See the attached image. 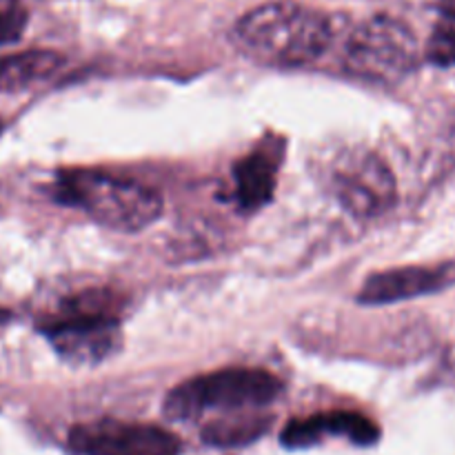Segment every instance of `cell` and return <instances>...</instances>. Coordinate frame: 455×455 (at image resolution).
<instances>
[{
    "label": "cell",
    "mask_w": 455,
    "mask_h": 455,
    "mask_svg": "<svg viewBox=\"0 0 455 455\" xmlns=\"http://www.w3.org/2000/svg\"><path fill=\"white\" fill-rule=\"evenodd\" d=\"M69 449L76 455H180L182 444L163 427L102 418L76 425Z\"/></svg>",
    "instance_id": "obj_6"
},
{
    "label": "cell",
    "mask_w": 455,
    "mask_h": 455,
    "mask_svg": "<svg viewBox=\"0 0 455 455\" xmlns=\"http://www.w3.org/2000/svg\"><path fill=\"white\" fill-rule=\"evenodd\" d=\"M3 129H4V127H3V123H0V133H3Z\"/></svg>",
    "instance_id": "obj_17"
},
{
    "label": "cell",
    "mask_w": 455,
    "mask_h": 455,
    "mask_svg": "<svg viewBox=\"0 0 455 455\" xmlns=\"http://www.w3.org/2000/svg\"><path fill=\"white\" fill-rule=\"evenodd\" d=\"M29 13L22 0H0V44H12L25 34Z\"/></svg>",
    "instance_id": "obj_14"
},
{
    "label": "cell",
    "mask_w": 455,
    "mask_h": 455,
    "mask_svg": "<svg viewBox=\"0 0 455 455\" xmlns=\"http://www.w3.org/2000/svg\"><path fill=\"white\" fill-rule=\"evenodd\" d=\"M455 284V260L438 265H407L371 274L358 291L360 305H394L420 296H434Z\"/></svg>",
    "instance_id": "obj_8"
},
{
    "label": "cell",
    "mask_w": 455,
    "mask_h": 455,
    "mask_svg": "<svg viewBox=\"0 0 455 455\" xmlns=\"http://www.w3.org/2000/svg\"><path fill=\"white\" fill-rule=\"evenodd\" d=\"M56 203L80 209L107 229L136 234L147 229L163 213L158 191L129 178L93 169H65L52 187Z\"/></svg>",
    "instance_id": "obj_2"
},
{
    "label": "cell",
    "mask_w": 455,
    "mask_h": 455,
    "mask_svg": "<svg viewBox=\"0 0 455 455\" xmlns=\"http://www.w3.org/2000/svg\"><path fill=\"white\" fill-rule=\"evenodd\" d=\"M283 382L267 369L229 367L182 382L164 398V416L191 420L207 411H247L274 403Z\"/></svg>",
    "instance_id": "obj_3"
},
{
    "label": "cell",
    "mask_w": 455,
    "mask_h": 455,
    "mask_svg": "<svg viewBox=\"0 0 455 455\" xmlns=\"http://www.w3.org/2000/svg\"><path fill=\"white\" fill-rule=\"evenodd\" d=\"M274 425V418L262 416V413H251L247 409L244 411H231L225 418L207 422L203 427V440L212 447L231 449V447H244V444L256 443L258 438L267 434Z\"/></svg>",
    "instance_id": "obj_12"
},
{
    "label": "cell",
    "mask_w": 455,
    "mask_h": 455,
    "mask_svg": "<svg viewBox=\"0 0 455 455\" xmlns=\"http://www.w3.org/2000/svg\"><path fill=\"white\" fill-rule=\"evenodd\" d=\"M40 331L58 354V358L74 367H93L123 347L120 320L89 318H44Z\"/></svg>",
    "instance_id": "obj_7"
},
{
    "label": "cell",
    "mask_w": 455,
    "mask_h": 455,
    "mask_svg": "<svg viewBox=\"0 0 455 455\" xmlns=\"http://www.w3.org/2000/svg\"><path fill=\"white\" fill-rule=\"evenodd\" d=\"M284 158V138H262L234 164V200L243 212H258L271 203Z\"/></svg>",
    "instance_id": "obj_9"
},
{
    "label": "cell",
    "mask_w": 455,
    "mask_h": 455,
    "mask_svg": "<svg viewBox=\"0 0 455 455\" xmlns=\"http://www.w3.org/2000/svg\"><path fill=\"white\" fill-rule=\"evenodd\" d=\"M62 65L65 56L49 49H31V52L0 58V93L34 87L36 83L52 78Z\"/></svg>",
    "instance_id": "obj_11"
},
{
    "label": "cell",
    "mask_w": 455,
    "mask_h": 455,
    "mask_svg": "<svg viewBox=\"0 0 455 455\" xmlns=\"http://www.w3.org/2000/svg\"><path fill=\"white\" fill-rule=\"evenodd\" d=\"M331 189L338 203L355 218H378L398 198L389 164L371 151L351 149L338 156L331 167Z\"/></svg>",
    "instance_id": "obj_5"
},
{
    "label": "cell",
    "mask_w": 455,
    "mask_h": 455,
    "mask_svg": "<svg viewBox=\"0 0 455 455\" xmlns=\"http://www.w3.org/2000/svg\"><path fill=\"white\" fill-rule=\"evenodd\" d=\"M345 62L355 76L395 83L420 65V47L411 27L394 16L378 13L351 29Z\"/></svg>",
    "instance_id": "obj_4"
},
{
    "label": "cell",
    "mask_w": 455,
    "mask_h": 455,
    "mask_svg": "<svg viewBox=\"0 0 455 455\" xmlns=\"http://www.w3.org/2000/svg\"><path fill=\"white\" fill-rule=\"evenodd\" d=\"M336 36L329 13L293 0H275L244 13L235 25V40L267 65L300 67L324 56Z\"/></svg>",
    "instance_id": "obj_1"
},
{
    "label": "cell",
    "mask_w": 455,
    "mask_h": 455,
    "mask_svg": "<svg viewBox=\"0 0 455 455\" xmlns=\"http://www.w3.org/2000/svg\"><path fill=\"white\" fill-rule=\"evenodd\" d=\"M380 427L358 411H324L291 420L283 429L280 440L287 449H309L323 443L327 435H336L358 447H371L380 440Z\"/></svg>",
    "instance_id": "obj_10"
},
{
    "label": "cell",
    "mask_w": 455,
    "mask_h": 455,
    "mask_svg": "<svg viewBox=\"0 0 455 455\" xmlns=\"http://www.w3.org/2000/svg\"><path fill=\"white\" fill-rule=\"evenodd\" d=\"M425 58L438 67H455V18H443L435 25Z\"/></svg>",
    "instance_id": "obj_13"
},
{
    "label": "cell",
    "mask_w": 455,
    "mask_h": 455,
    "mask_svg": "<svg viewBox=\"0 0 455 455\" xmlns=\"http://www.w3.org/2000/svg\"><path fill=\"white\" fill-rule=\"evenodd\" d=\"M438 13L440 18H455V0H440Z\"/></svg>",
    "instance_id": "obj_15"
},
{
    "label": "cell",
    "mask_w": 455,
    "mask_h": 455,
    "mask_svg": "<svg viewBox=\"0 0 455 455\" xmlns=\"http://www.w3.org/2000/svg\"><path fill=\"white\" fill-rule=\"evenodd\" d=\"M9 320H12V311L0 309V327H4V324H7Z\"/></svg>",
    "instance_id": "obj_16"
}]
</instances>
